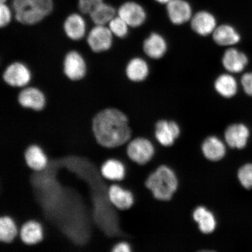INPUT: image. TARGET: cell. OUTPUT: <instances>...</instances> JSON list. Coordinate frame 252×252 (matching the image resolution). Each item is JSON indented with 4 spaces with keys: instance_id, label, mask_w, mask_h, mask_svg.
<instances>
[{
    "instance_id": "836d02e7",
    "label": "cell",
    "mask_w": 252,
    "mask_h": 252,
    "mask_svg": "<svg viewBox=\"0 0 252 252\" xmlns=\"http://www.w3.org/2000/svg\"><path fill=\"white\" fill-rule=\"evenodd\" d=\"M154 1L160 4L166 5L169 2L171 1V0H154Z\"/></svg>"
},
{
    "instance_id": "3957f363",
    "label": "cell",
    "mask_w": 252,
    "mask_h": 252,
    "mask_svg": "<svg viewBox=\"0 0 252 252\" xmlns=\"http://www.w3.org/2000/svg\"><path fill=\"white\" fill-rule=\"evenodd\" d=\"M146 185L157 200L168 201L177 189L178 182L172 170L162 165L149 176Z\"/></svg>"
},
{
    "instance_id": "7402d4cb",
    "label": "cell",
    "mask_w": 252,
    "mask_h": 252,
    "mask_svg": "<svg viewBox=\"0 0 252 252\" xmlns=\"http://www.w3.org/2000/svg\"><path fill=\"white\" fill-rule=\"evenodd\" d=\"M109 197L111 203L121 210L129 209L134 202L133 196L131 192L124 190L117 185H112L110 188Z\"/></svg>"
},
{
    "instance_id": "e0dca14e",
    "label": "cell",
    "mask_w": 252,
    "mask_h": 252,
    "mask_svg": "<svg viewBox=\"0 0 252 252\" xmlns=\"http://www.w3.org/2000/svg\"><path fill=\"white\" fill-rule=\"evenodd\" d=\"M217 45L231 47L240 42L241 36L234 27L228 24L218 25L212 34Z\"/></svg>"
},
{
    "instance_id": "5b68a950",
    "label": "cell",
    "mask_w": 252,
    "mask_h": 252,
    "mask_svg": "<svg viewBox=\"0 0 252 252\" xmlns=\"http://www.w3.org/2000/svg\"><path fill=\"white\" fill-rule=\"evenodd\" d=\"M32 78L28 66L23 62L15 61L5 67L2 73V80L9 87L23 88L28 86Z\"/></svg>"
},
{
    "instance_id": "277c9868",
    "label": "cell",
    "mask_w": 252,
    "mask_h": 252,
    "mask_svg": "<svg viewBox=\"0 0 252 252\" xmlns=\"http://www.w3.org/2000/svg\"><path fill=\"white\" fill-rule=\"evenodd\" d=\"M87 70L86 60L80 52L73 50L66 53L63 61V71L68 80L72 82L83 80Z\"/></svg>"
},
{
    "instance_id": "e575fe53",
    "label": "cell",
    "mask_w": 252,
    "mask_h": 252,
    "mask_svg": "<svg viewBox=\"0 0 252 252\" xmlns=\"http://www.w3.org/2000/svg\"><path fill=\"white\" fill-rule=\"evenodd\" d=\"M7 0H0V4H4V3H7Z\"/></svg>"
},
{
    "instance_id": "ac0fdd59",
    "label": "cell",
    "mask_w": 252,
    "mask_h": 252,
    "mask_svg": "<svg viewBox=\"0 0 252 252\" xmlns=\"http://www.w3.org/2000/svg\"><path fill=\"white\" fill-rule=\"evenodd\" d=\"M125 72L129 80L133 83H141L149 76V65L144 59L136 57L127 63Z\"/></svg>"
},
{
    "instance_id": "484cf974",
    "label": "cell",
    "mask_w": 252,
    "mask_h": 252,
    "mask_svg": "<svg viewBox=\"0 0 252 252\" xmlns=\"http://www.w3.org/2000/svg\"><path fill=\"white\" fill-rule=\"evenodd\" d=\"M101 171L104 177L110 180H122L125 173L124 165L118 160L113 159L104 163Z\"/></svg>"
},
{
    "instance_id": "f546056e",
    "label": "cell",
    "mask_w": 252,
    "mask_h": 252,
    "mask_svg": "<svg viewBox=\"0 0 252 252\" xmlns=\"http://www.w3.org/2000/svg\"><path fill=\"white\" fill-rule=\"evenodd\" d=\"M12 18V11L7 3L0 4V27L4 28L8 26Z\"/></svg>"
},
{
    "instance_id": "f1b7e54d",
    "label": "cell",
    "mask_w": 252,
    "mask_h": 252,
    "mask_svg": "<svg viewBox=\"0 0 252 252\" xmlns=\"http://www.w3.org/2000/svg\"><path fill=\"white\" fill-rule=\"evenodd\" d=\"M238 179L245 189H252V163H247L239 169Z\"/></svg>"
},
{
    "instance_id": "8fae6325",
    "label": "cell",
    "mask_w": 252,
    "mask_h": 252,
    "mask_svg": "<svg viewBox=\"0 0 252 252\" xmlns=\"http://www.w3.org/2000/svg\"><path fill=\"white\" fill-rule=\"evenodd\" d=\"M189 23L191 30L201 36L212 34L218 26L215 16L206 10H201L193 14Z\"/></svg>"
},
{
    "instance_id": "52a82bcc",
    "label": "cell",
    "mask_w": 252,
    "mask_h": 252,
    "mask_svg": "<svg viewBox=\"0 0 252 252\" xmlns=\"http://www.w3.org/2000/svg\"><path fill=\"white\" fill-rule=\"evenodd\" d=\"M17 101L22 108L35 112L42 111L47 104L45 94L36 87L21 88L18 94Z\"/></svg>"
},
{
    "instance_id": "83f0119b",
    "label": "cell",
    "mask_w": 252,
    "mask_h": 252,
    "mask_svg": "<svg viewBox=\"0 0 252 252\" xmlns=\"http://www.w3.org/2000/svg\"><path fill=\"white\" fill-rule=\"evenodd\" d=\"M108 27L113 36L121 39L127 36L129 28H130L118 14L110 22Z\"/></svg>"
},
{
    "instance_id": "7a4b0ae2",
    "label": "cell",
    "mask_w": 252,
    "mask_h": 252,
    "mask_svg": "<svg viewBox=\"0 0 252 252\" xmlns=\"http://www.w3.org/2000/svg\"><path fill=\"white\" fill-rule=\"evenodd\" d=\"M53 0H12V9L15 20L25 26L41 23L53 12Z\"/></svg>"
},
{
    "instance_id": "5bb4252c",
    "label": "cell",
    "mask_w": 252,
    "mask_h": 252,
    "mask_svg": "<svg viewBox=\"0 0 252 252\" xmlns=\"http://www.w3.org/2000/svg\"><path fill=\"white\" fill-rule=\"evenodd\" d=\"M180 133V127L175 122L161 120L156 125V137L163 146H172Z\"/></svg>"
},
{
    "instance_id": "30bf717a",
    "label": "cell",
    "mask_w": 252,
    "mask_h": 252,
    "mask_svg": "<svg viewBox=\"0 0 252 252\" xmlns=\"http://www.w3.org/2000/svg\"><path fill=\"white\" fill-rule=\"evenodd\" d=\"M154 148L149 140L144 138H137L130 142L127 147V154L130 158L139 165H145L152 158Z\"/></svg>"
},
{
    "instance_id": "9a60e30c",
    "label": "cell",
    "mask_w": 252,
    "mask_h": 252,
    "mask_svg": "<svg viewBox=\"0 0 252 252\" xmlns=\"http://www.w3.org/2000/svg\"><path fill=\"white\" fill-rule=\"evenodd\" d=\"M250 135L248 127L242 124L230 125L225 132L226 143L232 149H244L247 146Z\"/></svg>"
},
{
    "instance_id": "44dd1931",
    "label": "cell",
    "mask_w": 252,
    "mask_h": 252,
    "mask_svg": "<svg viewBox=\"0 0 252 252\" xmlns=\"http://www.w3.org/2000/svg\"><path fill=\"white\" fill-rule=\"evenodd\" d=\"M202 151L206 158L212 161H218L225 154V147L222 142L214 136L209 137L204 140Z\"/></svg>"
},
{
    "instance_id": "7c38bea8",
    "label": "cell",
    "mask_w": 252,
    "mask_h": 252,
    "mask_svg": "<svg viewBox=\"0 0 252 252\" xmlns=\"http://www.w3.org/2000/svg\"><path fill=\"white\" fill-rule=\"evenodd\" d=\"M63 28L66 36L72 41L83 39L87 32L86 20L78 13L68 15L63 23Z\"/></svg>"
},
{
    "instance_id": "6da1fadb",
    "label": "cell",
    "mask_w": 252,
    "mask_h": 252,
    "mask_svg": "<svg viewBox=\"0 0 252 252\" xmlns=\"http://www.w3.org/2000/svg\"><path fill=\"white\" fill-rule=\"evenodd\" d=\"M92 130L97 143L106 148L124 144L131 135L128 119L124 112L116 108H105L94 116Z\"/></svg>"
},
{
    "instance_id": "d6986e66",
    "label": "cell",
    "mask_w": 252,
    "mask_h": 252,
    "mask_svg": "<svg viewBox=\"0 0 252 252\" xmlns=\"http://www.w3.org/2000/svg\"><path fill=\"white\" fill-rule=\"evenodd\" d=\"M214 89L224 98H231L238 92V83L231 74H222L216 79Z\"/></svg>"
},
{
    "instance_id": "cb8c5ba5",
    "label": "cell",
    "mask_w": 252,
    "mask_h": 252,
    "mask_svg": "<svg viewBox=\"0 0 252 252\" xmlns=\"http://www.w3.org/2000/svg\"><path fill=\"white\" fill-rule=\"evenodd\" d=\"M25 159L27 164L34 171L42 170L46 165V158L40 148L32 146L25 153Z\"/></svg>"
},
{
    "instance_id": "9c48e42d",
    "label": "cell",
    "mask_w": 252,
    "mask_h": 252,
    "mask_svg": "<svg viewBox=\"0 0 252 252\" xmlns=\"http://www.w3.org/2000/svg\"><path fill=\"white\" fill-rule=\"evenodd\" d=\"M165 5L167 15L173 25H182L190 22L194 14L187 0H171Z\"/></svg>"
},
{
    "instance_id": "d4e9b609",
    "label": "cell",
    "mask_w": 252,
    "mask_h": 252,
    "mask_svg": "<svg viewBox=\"0 0 252 252\" xmlns=\"http://www.w3.org/2000/svg\"><path fill=\"white\" fill-rule=\"evenodd\" d=\"M22 241L27 245L37 243L42 238V228L39 223L34 221L25 223L20 232Z\"/></svg>"
},
{
    "instance_id": "4316f807",
    "label": "cell",
    "mask_w": 252,
    "mask_h": 252,
    "mask_svg": "<svg viewBox=\"0 0 252 252\" xmlns=\"http://www.w3.org/2000/svg\"><path fill=\"white\" fill-rule=\"evenodd\" d=\"M17 234V228L13 221L9 217L0 219V241L9 243Z\"/></svg>"
},
{
    "instance_id": "2e32d148",
    "label": "cell",
    "mask_w": 252,
    "mask_h": 252,
    "mask_svg": "<svg viewBox=\"0 0 252 252\" xmlns=\"http://www.w3.org/2000/svg\"><path fill=\"white\" fill-rule=\"evenodd\" d=\"M143 49L145 54L149 58L158 60L165 56L168 50V44L161 34L154 32L145 39Z\"/></svg>"
},
{
    "instance_id": "1f68e13d",
    "label": "cell",
    "mask_w": 252,
    "mask_h": 252,
    "mask_svg": "<svg viewBox=\"0 0 252 252\" xmlns=\"http://www.w3.org/2000/svg\"><path fill=\"white\" fill-rule=\"evenodd\" d=\"M241 83L246 94L252 96V72H247L242 75Z\"/></svg>"
},
{
    "instance_id": "d6a6232c",
    "label": "cell",
    "mask_w": 252,
    "mask_h": 252,
    "mask_svg": "<svg viewBox=\"0 0 252 252\" xmlns=\"http://www.w3.org/2000/svg\"><path fill=\"white\" fill-rule=\"evenodd\" d=\"M112 251L114 252H130L131 250L130 246L125 242H122V243L116 245Z\"/></svg>"
},
{
    "instance_id": "603a6c76",
    "label": "cell",
    "mask_w": 252,
    "mask_h": 252,
    "mask_svg": "<svg viewBox=\"0 0 252 252\" xmlns=\"http://www.w3.org/2000/svg\"><path fill=\"white\" fill-rule=\"evenodd\" d=\"M193 219L198 224V227L204 234L213 232L216 226L215 217L204 207H198L194 210Z\"/></svg>"
},
{
    "instance_id": "4fadbf2b",
    "label": "cell",
    "mask_w": 252,
    "mask_h": 252,
    "mask_svg": "<svg viewBox=\"0 0 252 252\" xmlns=\"http://www.w3.org/2000/svg\"><path fill=\"white\" fill-rule=\"evenodd\" d=\"M248 63L247 56L234 47L226 49L222 56L223 67L231 74H237L243 71Z\"/></svg>"
},
{
    "instance_id": "4dcf8cb0",
    "label": "cell",
    "mask_w": 252,
    "mask_h": 252,
    "mask_svg": "<svg viewBox=\"0 0 252 252\" xmlns=\"http://www.w3.org/2000/svg\"><path fill=\"white\" fill-rule=\"evenodd\" d=\"M105 0H78V8L82 14L88 15L97 5Z\"/></svg>"
},
{
    "instance_id": "8992f818",
    "label": "cell",
    "mask_w": 252,
    "mask_h": 252,
    "mask_svg": "<svg viewBox=\"0 0 252 252\" xmlns=\"http://www.w3.org/2000/svg\"><path fill=\"white\" fill-rule=\"evenodd\" d=\"M113 34L106 25H94L88 33L87 43L88 47L96 54L109 51L113 44Z\"/></svg>"
},
{
    "instance_id": "ba28073f",
    "label": "cell",
    "mask_w": 252,
    "mask_h": 252,
    "mask_svg": "<svg viewBox=\"0 0 252 252\" xmlns=\"http://www.w3.org/2000/svg\"><path fill=\"white\" fill-rule=\"evenodd\" d=\"M117 14L130 28H138L147 20V13L143 5L134 1H126L120 6Z\"/></svg>"
},
{
    "instance_id": "ffe728a7",
    "label": "cell",
    "mask_w": 252,
    "mask_h": 252,
    "mask_svg": "<svg viewBox=\"0 0 252 252\" xmlns=\"http://www.w3.org/2000/svg\"><path fill=\"white\" fill-rule=\"evenodd\" d=\"M88 15L94 25L108 26L112 19L117 15V10L112 5L104 1L95 6Z\"/></svg>"
}]
</instances>
